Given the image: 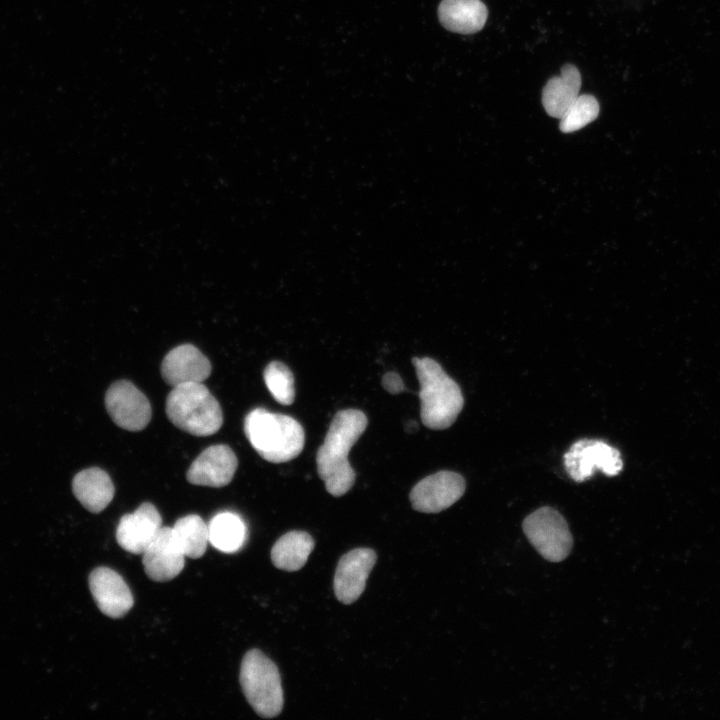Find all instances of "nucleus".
Segmentation results:
<instances>
[{
	"mask_svg": "<svg viewBox=\"0 0 720 720\" xmlns=\"http://www.w3.org/2000/svg\"><path fill=\"white\" fill-rule=\"evenodd\" d=\"M367 423L366 415L360 410L338 411L330 423L323 444L318 448L317 472L332 496L344 495L355 482L356 475L348 461V454Z\"/></svg>",
	"mask_w": 720,
	"mask_h": 720,
	"instance_id": "obj_1",
	"label": "nucleus"
},
{
	"mask_svg": "<svg viewBox=\"0 0 720 720\" xmlns=\"http://www.w3.org/2000/svg\"><path fill=\"white\" fill-rule=\"evenodd\" d=\"M412 363L420 384L422 423L434 430L450 427L457 419L464 404L459 385L432 358L414 357Z\"/></svg>",
	"mask_w": 720,
	"mask_h": 720,
	"instance_id": "obj_2",
	"label": "nucleus"
},
{
	"mask_svg": "<svg viewBox=\"0 0 720 720\" xmlns=\"http://www.w3.org/2000/svg\"><path fill=\"white\" fill-rule=\"evenodd\" d=\"M244 432L254 450L272 463L296 458L305 443V433L298 421L263 408H256L247 414Z\"/></svg>",
	"mask_w": 720,
	"mask_h": 720,
	"instance_id": "obj_3",
	"label": "nucleus"
},
{
	"mask_svg": "<svg viewBox=\"0 0 720 720\" xmlns=\"http://www.w3.org/2000/svg\"><path fill=\"white\" fill-rule=\"evenodd\" d=\"M166 415L174 426L195 436H209L222 426L219 402L202 382L174 386L166 399Z\"/></svg>",
	"mask_w": 720,
	"mask_h": 720,
	"instance_id": "obj_4",
	"label": "nucleus"
},
{
	"mask_svg": "<svg viewBox=\"0 0 720 720\" xmlns=\"http://www.w3.org/2000/svg\"><path fill=\"white\" fill-rule=\"evenodd\" d=\"M239 679L246 700L259 716L272 718L281 713L284 698L279 670L260 650L245 654Z\"/></svg>",
	"mask_w": 720,
	"mask_h": 720,
	"instance_id": "obj_5",
	"label": "nucleus"
},
{
	"mask_svg": "<svg viewBox=\"0 0 720 720\" xmlns=\"http://www.w3.org/2000/svg\"><path fill=\"white\" fill-rule=\"evenodd\" d=\"M522 528L546 560L560 562L570 554L572 535L565 518L554 508L545 506L535 510L524 519Z\"/></svg>",
	"mask_w": 720,
	"mask_h": 720,
	"instance_id": "obj_6",
	"label": "nucleus"
},
{
	"mask_svg": "<svg viewBox=\"0 0 720 720\" xmlns=\"http://www.w3.org/2000/svg\"><path fill=\"white\" fill-rule=\"evenodd\" d=\"M564 466L574 481L582 482L592 476L596 470L608 476H615L622 470L623 462L619 451L607 443L581 439L565 453Z\"/></svg>",
	"mask_w": 720,
	"mask_h": 720,
	"instance_id": "obj_7",
	"label": "nucleus"
},
{
	"mask_svg": "<svg viewBox=\"0 0 720 720\" xmlns=\"http://www.w3.org/2000/svg\"><path fill=\"white\" fill-rule=\"evenodd\" d=\"M105 407L117 426L133 432L143 430L152 416L148 398L128 380L110 385L105 394Z\"/></svg>",
	"mask_w": 720,
	"mask_h": 720,
	"instance_id": "obj_8",
	"label": "nucleus"
},
{
	"mask_svg": "<svg viewBox=\"0 0 720 720\" xmlns=\"http://www.w3.org/2000/svg\"><path fill=\"white\" fill-rule=\"evenodd\" d=\"M464 478L453 471H439L420 480L411 490L413 509L438 513L458 501L465 492Z\"/></svg>",
	"mask_w": 720,
	"mask_h": 720,
	"instance_id": "obj_9",
	"label": "nucleus"
},
{
	"mask_svg": "<svg viewBox=\"0 0 720 720\" xmlns=\"http://www.w3.org/2000/svg\"><path fill=\"white\" fill-rule=\"evenodd\" d=\"M376 558L375 551L370 548H356L340 558L333 586L341 603L351 604L360 597Z\"/></svg>",
	"mask_w": 720,
	"mask_h": 720,
	"instance_id": "obj_10",
	"label": "nucleus"
},
{
	"mask_svg": "<svg viewBox=\"0 0 720 720\" xmlns=\"http://www.w3.org/2000/svg\"><path fill=\"white\" fill-rule=\"evenodd\" d=\"M237 466V457L229 446L212 445L191 463L186 478L193 485L223 487L231 482Z\"/></svg>",
	"mask_w": 720,
	"mask_h": 720,
	"instance_id": "obj_11",
	"label": "nucleus"
},
{
	"mask_svg": "<svg viewBox=\"0 0 720 720\" xmlns=\"http://www.w3.org/2000/svg\"><path fill=\"white\" fill-rule=\"evenodd\" d=\"M162 518L156 507L142 503L133 513L120 518L116 540L120 547L132 554H143L159 532Z\"/></svg>",
	"mask_w": 720,
	"mask_h": 720,
	"instance_id": "obj_12",
	"label": "nucleus"
},
{
	"mask_svg": "<svg viewBox=\"0 0 720 720\" xmlns=\"http://www.w3.org/2000/svg\"><path fill=\"white\" fill-rule=\"evenodd\" d=\"M142 555L145 573L156 582L172 580L185 565V555L178 546L171 527H161Z\"/></svg>",
	"mask_w": 720,
	"mask_h": 720,
	"instance_id": "obj_13",
	"label": "nucleus"
},
{
	"mask_svg": "<svg viewBox=\"0 0 720 720\" xmlns=\"http://www.w3.org/2000/svg\"><path fill=\"white\" fill-rule=\"evenodd\" d=\"M89 587L100 611L110 618L123 617L133 606L128 585L108 567H98L90 573Z\"/></svg>",
	"mask_w": 720,
	"mask_h": 720,
	"instance_id": "obj_14",
	"label": "nucleus"
},
{
	"mask_svg": "<svg viewBox=\"0 0 720 720\" xmlns=\"http://www.w3.org/2000/svg\"><path fill=\"white\" fill-rule=\"evenodd\" d=\"M210 374V361L191 344L173 348L161 363L162 378L173 387L184 383L203 382Z\"/></svg>",
	"mask_w": 720,
	"mask_h": 720,
	"instance_id": "obj_15",
	"label": "nucleus"
},
{
	"mask_svg": "<svg viewBox=\"0 0 720 720\" xmlns=\"http://www.w3.org/2000/svg\"><path fill=\"white\" fill-rule=\"evenodd\" d=\"M487 17V7L481 0H442L438 7L440 23L455 33H476L484 27Z\"/></svg>",
	"mask_w": 720,
	"mask_h": 720,
	"instance_id": "obj_16",
	"label": "nucleus"
},
{
	"mask_svg": "<svg viewBox=\"0 0 720 720\" xmlns=\"http://www.w3.org/2000/svg\"><path fill=\"white\" fill-rule=\"evenodd\" d=\"M72 490L78 501L92 513L104 510L115 491L110 476L98 467L78 472L72 481Z\"/></svg>",
	"mask_w": 720,
	"mask_h": 720,
	"instance_id": "obj_17",
	"label": "nucleus"
},
{
	"mask_svg": "<svg viewBox=\"0 0 720 720\" xmlns=\"http://www.w3.org/2000/svg\"><path fill=\"white\" fill-rule=\"evenodd\" d=\"M581 75L572 64H565L560 76L548 80L542 90V104L548 115L561 118L579 96Z\"/></svg>",
	"mask_w": 720,
	"mask_h": 720,
	"instance_id": "obj_18",
	"label": "nucleus"
},
{
	"mask_svg": "<svg viewBox=\"0 0 720 720\" xmlns=\"http://www.w3.org/2000/svg\"><path fill=\"white\" fill-rule=\"evenodd\" d=\"M314 549L312 536L305 531H290L282 535L271 549V560L275 567L285 571L302 568Z\"/></svg>",
	"mask_w": 720,
	"mask_h": 720,
	"instance_id": "obj_19",
	"label": "nucleus"
},
{
	"mask_svg": "<svg viewBox=\"0 0 720 720\" xmlns=\"http://www.w3.org/2000/svg\"><path fill=\"white\" fill-rule=\"evenodd\" d=\"M207 525L209 543L222 552L234 553L245 543L246 525L235 513H218Z\"/></svg>",
	"mask_w": 720,
	"mask_h": 720,
	"instance_id": "obj_20",
	"label": "nucleus"
},
{
	"mask_svg": "<svg viewBox=\"0 0 720 720\" xmlns=\"http://www.w3.org/2000/svg\"><path fill=\"white\" fill-rule=\"evenodd\" d=\"M172 528L173 536L185 557L203 556L209 543L208 525L196 514L179 518Z\"/></svg>",
	"mask_w": 720,
	"mask_h": 720,
	"instance_id": "obj_21",
	"label": "nucleus"
},
{
	"mask_svg": "<svg viewBox=\"0 0 720 720\" xmlns=\"http://www.w3.org/2000/svg\"><path fill=\"white\" fill-rule=\"evenodd\" d=\"M265 384L273 398L282 405H290L295 398L294 376L282 362L272 361L264 369Z\"/></svg>",
	"mask_w": 720,
	"mask_h": 720,
	"instance_id": "obj_22",
	"label": "nucleus"
},
{
	"mask_svg": "<svg viewBox=\"0 0 720 720\" xmlns=\"http://www.w3.org/2000/svg\"><path fill=\"white\" fill-rule=\"evenodd\" d=\"M598 114L597 99L589 94L579 95L560 118L559 128L564 133L577 131L594 121Z\"/></svg>",
	"mask_w": 720,
	"mask_h": 720,
	"instance_id": "obj_23",
	"label": "nucleus"
},
{
	"mask_svg": "<svg viewBox=\"0 0 720 720\" xmlns=\"http://www.w3.org/2000/svg\"><path fill=\"white\" fill-rule=\"evenodd\" d=\"M382 386L391 394H399L405 390L401 377L395 372H387L382 378Z\"/></svg>",
	"mask_w": 720,
	"mask_h": 720,
	"instance_id": "obj_24",
	"label": "nucleus"
}]
</instances>
